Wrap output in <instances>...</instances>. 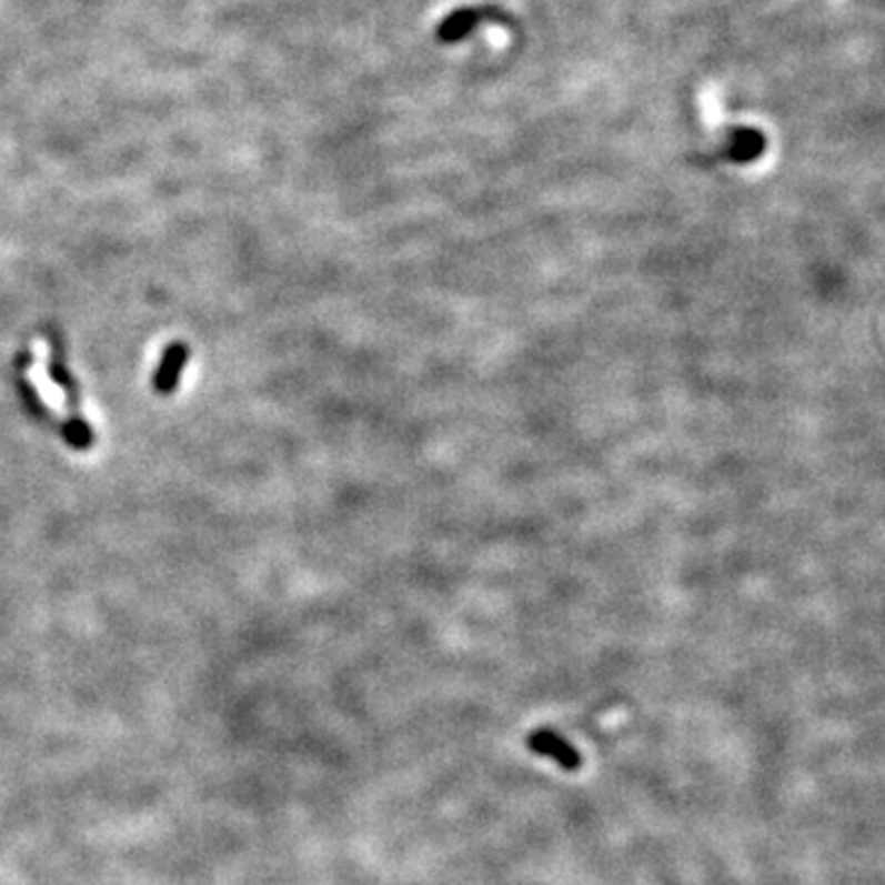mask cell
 Here are the masks:
<instances>
[{"label": "cell", "mask_w": 885, "mask_h": 885, "mask_svg": "<svg viewBox=\"0 0 885 885\" xmlns=\"http://www.w3.org/2000/svg\"><path fill=\"white\" fill-rule=\"evenodd\" d=\"M482 22H494V26H504L507 30H516V18L510 16L507 10L500 6H465L457 8L453 13H447L439 28H435V40L441 44H457L463 42L470 32L477 30Z\"/></svg>", "instance_id": "obj_1"}, {"label": "cell", "mask_w": 885, "mask_h": 885, "mask_svg": "<svg viewBox=\"0 0 885 885\" xmlns=\"http://www.w3.org/2000/svg\"><path fill=\"white\" fill-rule=\"evenodd\" d=\"M526 745H529V751H532V753L549 757V761L559 763L563 770H569V773H576V770H579L581 763H583L581 753H579L576 748H573V745H571L566 738H561L559 733L549 731V728H539V731H534V733L526 738Z\"/></svg>", "instance_id": "obj_2"}]
</instances>
